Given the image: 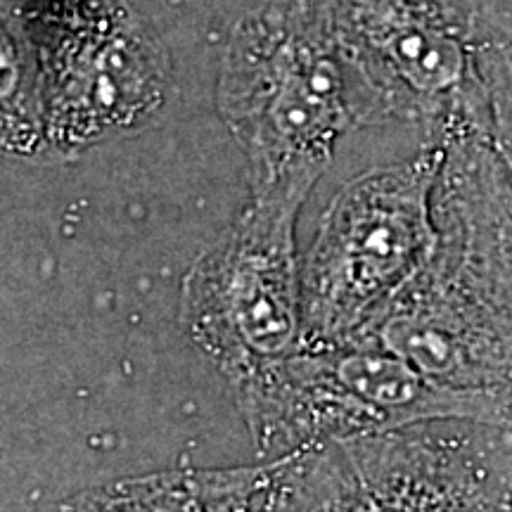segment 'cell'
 <instances>
[{"instance_id": "6da1fadb", "label": "cell", "mask_w": 512, "mask_h": 512, "mask_svg": "<svg viewBox=\"0 0 512 512\" xmlns=\"http://www.w3.org/2000/svg\"><path fill=\"white\" fill-rule=\"evenodd\" d=\"M216 102L249 162V192L309 197L344 133L373 126L330 0H264L235 24Z\"/></svg>"}, {"instance_id": "7a4b0ae2", "label": "cell", "mask_w": 512, "mask_h": 512, "mask_svg": "<svg viewBox=\"0 0 512 512\" xmlns=\"http://www.w3.org/2000/svg\"><path fill=\"white\" fill-rule=\"evenodd\" d=\"M245 512H512V439L427 422L264 460Z\"/></svg>"}, {"instance_id": "3957f363", "label": "cell", "mask_w": 512, "mask_h": 512, "mask_svg": "<svg viewBox=\"0 0 512 512\" xmlns=\"http://www.w3.org/2000/svg\"><path fill=\"white\" fill-rule=\"evenodd\" d=\"M233 401L266 460L427 422L512 427V392L444 387L366 337L302 344Z\"/></svg>"}, {"instance_id": "277c9868", "label": "cell", "mask_w": 512, "mask_h": 512, "mask_svg": "<svg viewBox=\"0 0 512 512\" xmlns=\"http://www.w3.org/2000/svg\"><path fill=\"white\" fill-rule=\"evenodd\" d=\"M444 147L351 178L332 197L302 266V344L363 337L432 264Z\"/></svg>"}, {"instance_id": "5b68a950", "label": "cell", "mask_w": 512, "mask_h": 512, "mask_svg": "<svg viewBox=\"0 0 512 512\" xmlns=\"http://www.w3.org/2000/svg\"><path fill=\"white\" fill-rule=\"evenodd\" d=\"M294 192H249L240 216L192 261L181 283V320L230 396L302 347V266Z\"/></svg>"}, {"instance_id": "8992f818", "label": "cell", "mask_w": 512, "mask_h": 512, "mask_svg": "<svg viewBox=\"0 0 512 512\" xmlns=\"http://www.w3.org/2000/svg\"><path fill=\"white\" fill-rule=\"evenodd\" d=\"M29 15L53 164L162 121L174 69L131 0H29Z\"/></svg>"}, {"instance_id": "52a82bcc", "label": "cell", "mask_w": 512, "mask_h": 512, "mask_svg": "<svg viewBox=\"0 0 512 512\" xmlns=\"http://www.w3.org/2000/svg\"><path fill=\"white\" fill-rule=\"evenodd\" d=\"M373 126L415 124L425 143L489 131L475 29L453 0H330Z\"/></svg>"}, {"instance_id": "ba28073f", "label": "cell", "mask_w": 512, "mask_h": 512, "mask_svg": "<svg viewBox=\"0 0 512 512\" xmlns=\"http://www.w3.org/2000/svg\"><path fill=\"white\" fill-rule=\"evenodd\" d=\"M434 264L512 335V162L489 131L441 140Z\"/></svg>"}, {"instance_id": "9c48e42d", "label": "cell", "mask_w": 512, "mask_h": 512, "mask_svg": "<svg viewBox=\"0 0 512 512\" xmlns=\"http://www.w3.org/2000/svg\"><path fill=\"white\" fill-rule=\"evenodd\" d=\"M363 337L444 387L512 392V335L472 304L434 259Z\"/></svg>"}, {"instance_id": "30bf717a", "label": "cell", "mask_w": 512, "mask_h": 512, "mask_svg": "<svg viewBox=\"0 0 512 512\" xmlns=\"http://www.w3.org/2000/svg\"><path fill=\"white\" fill-rule=\"evenodd\" d=\"M0 159L53 164L29 0H0Z\"/></svg>"}, {"instance_id": "8fae6325", "label": "cell", "mask_w": 512, "mask_h": 512, "mask_svg": "<svg viewBox=\"0 0 512 512\" xmlns=\"http://www.w3.org/2000/svg\"><path fill=\"white\" fill-rule=\"evenodd\" d=\"M261 465L178 467L88 489L95 512H245Z\"/></svg>"}, {"instance_id": "7c38bea8", "label": "cell", "mask_w": 512, "mask_h": 512, "mask_svg": "<svg viewBox=\"0 0 512 512\" xmlns=\"http://www.w3.org/2000/svg\"><path fill=\"white\" fill-rule=\"evenodd\" d=\"M479 72L489 102L491 136L512 162V43H482Z\"/></svg>"}, {"instance_id": "4fadbf2b", "label": "cell", "mask_w": 512, "mask_h": 512, "mask_svg": "<svg viewBox=\"0 0 512 512\" xmlns=\"http://www.w3.org/2000/svg\"><path fill=\"white\" fill-rule=\"evenodd\" d=\"M482 43H512V0H453Z\"/></svg>"}, {"instance_id": "5bb4252c", "label": "cell", "mask_w": 512, "mask_h": 512, "mask_svg": "<svg viewBox=\"0 0 512 512\" xmlns=\"http://www.w3.org/2000/svg\"><path fill=\"white\" fill-rule=\"evenodd\" d=\"M38 512H95V508H93L91 494H88V491H81V494L62 498V501L48 505V508Z\"/></svg>"}, {"instance_id": "9a60e30c", "label": "cell", "mask_w": 512, "mask_h": 512, "mask_svg": "<svg viewBox=\"0 0 512 512\" xmlns=\"http://www.w3.org/2000/svg\"><path fill=\"white\" fill-rule=\"evenodd\" d=\"M505 432H508V434H510V439H512V430H505Z\"/></svg>"}]
</instances>
